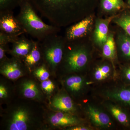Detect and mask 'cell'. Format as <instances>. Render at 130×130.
<instances>
[{
    "label": "cell",
    "instance_id": "cell-29",
    "mask_svg": "<svg viewBox=\"0 0 130 130\" xmlns=\"http://www.w3.org/2000/svg\"><path fill=\"white\" fill-rule=\"evenodd\" d=\"M18 37H14L0 32V44H7L12 43Z\"/></svg>",
    "mask_w": 130,
    "mask_h": 130
},
{
    "label": "cell",
    "instance_id": "cell-4",
    "mask_svg": "<svg viewBox=\"0 0 130 130\" xmlns=\"http://www.w3.org/2000/svg\"><path fill=\"white\" fill-rule=\"evenodd\" d=\"M3 118L5 129L8 130H32L40 128L41 125L32 109L24 104L10 107Z\"/></svg>",
    "mask_w": 130,
    "mask_h": 130
},
{
    "label": "cell",
    "instance_id": "cell-32",
    "mask_svg": "<svg viewBox=\"0 0 130 130\" xmlns=\"http://www.w3.org/2000/svg\"><path fill=\"white\" fill-rule=\"evenodd\" d=\"M127 4L129 7V9L130 10V0H127Z\"/></svg>",
    "mask_w": 130,
    "mask_h": 130
},
{
    "label": "cell",
    "instance_id": "cell-18",
    "mask_svg": "<svg viewBox=\"0 0 130 130\" xmlns=\"http://www.w3.org/2000/svg\"><path fill=\"white\" fill-rule=\"evenodd\" d=\"M117 36V55L121 64H130V37L122 30Z\"/></svg>",
    "mask_w": 130,
    "mask_h": 130
},
{
    "label": "cell",
    "instance_id": "cell-26",
    "mask_svg": "<svg viewBox=\"0 0 130 130\" xmlns=\"http://www.w3.org/2000/svg\"><path fill=\"white\" fill-rule=\"evenodd\" d=\"M21 0H0V12L13 11L19 6Z\"/></svg>",
    "mask_w": 130,
    "mask_h": 130
},
{
    "label": "cell",
    "instance_id": "cell-2",
    "mask_svg": "<svg viewBox=\"0 0 130 130\" xmlns=\"http://www.w3.org/2000/svg\"><path fill=\"white\" fill-rule=\"evenodd\" d=\"M92 59V52L83 39L66 41L62 61L58 71L64 76L84 74L88 69Z\"/></svg>",
    "mask_w": 130,
    "mask_h": 130
},
{
    "label": "cell",
    "instance_id": "cell-25",
    "mask_svg": "<svg viewBox=\"0 0 130 130\" xmlns=\"http://www.w3.org/2000/svg\"><path fill=\"white\" fill-rule=\"evenodd\" d=\"M33 75L41 82L49 79L50 71L46 66L43 63L32 71Z\"/></svg>",
    "mask_w": 130,
    "mask_h": 130
},
{
    "label": "cell",
    "instance_id": "cell-11",
    "mask_svg": "<svg viewBox=\"0 0 130 130\" xmlns=\"http://www.w3.org/2000/svg\"><path fill=\"white\" fill-rule=\"evenodd\" d=\"M50 107L52 111L70 113L78 115L80 108L79 105L62 88L51 97Z\"/></svg>",
    "mask_w": 130,
    "mask_h": 130
},
{
    "label": "cell",
    "instance_id": "cell-16",
    "mask_svg": "<svg viewBox=\"0 0 130 130\" xmlns=\"http://www.w3.org/2000/svg\"><path fill=\"white\" fill-rule=\"evenodd\" d=\"M115 16H110L105 19H98L96 21L93 41L95 45L101 49L107 39L109 34V24Z\"/></svg>",
    "mask_w": 130,
    "mask_h": 130
},
{
    "label": "cell",
    "instance_id": "cell-28",
    "mask_svg": "<svg viewBox=\"0 0 130 130\" xmlns=\"http://www.w3.org/2000/svg\"><path fill=\"white\" fill-rule=\"evenodd\" d=\"M11 87L5 81L1 80L0 83V99L2 101L8 100L11 95Z\"/></svg>",
    "mask_w": 130,
    "mask_h": 130
},
{
    "label": "cell",
    "instance_id": "cell-27",
    "mask_svg": "<svg viewBox=\"0 0 130 130\" xmlns=\"http://www.w3.org/2000/svg\"><path fill=\"white\" fill-rule=\"evenodd\" d=\"M40 86L43 92L49 96L53 95L56 89L54 82L49 79L42 81Z\"/></svg>",
    "mask_w": 130,
    "mask_h": 130
},
{
    "label": "cell",
    "instance_id": "cell-20",
    "mask_svg": "<svg viewBox=\"0 0 130 130\" xmlns=\"http://www.w3.org/2000/svg\"><path fill=\"white\" fill-rule=\"evenodd\" d=\"M100 11L103 13L116 15L118 12H121L129 9L127 3L124 0H98V5Z\"/></svg>",
    "mask_w": 130,
    "mask_h": 130
},
{
    "label": "cell",
    "instance_id": "cell-10",
    "mask_svg": "<svg viewBox=\"0 0 130 130\" xmlns=\"http://www.w3.org/2000/svg\"><path fill=\"white\" fill-rule=\"evenodd\" d=\"M46 122L50 127L64 130L70 126L88 123L78 115L70 113L52 111L47 114Z\"/></svg>",
    "mask_w": 130,
    "mask_h": 130
},
{
    "label": "cell",
    "instance_id": "cell-7",
    "mask_svg": "<svg viewBox=\"0 0 130 130\" xmlns=\"http://www.w3.org/2000/svg\"><path fill=\"white\" fill-rule=\"evenodd\" d=\"M83 106L87 120L95 129L109 130L114 128L113 119L101 104L99 105L88 101Z\"/></svg>",
    "mask_w": 130,
    "mask_h": 130
},
{
    "label": "cell",
    "instance_id": "cell-1",
    "mask_svg": "<svg viewBox=\"0 0 130 130\" xmlns=\"http://www.w3.org/2000/svg\"><path fill=\"white\" fill-rule=\"evenodd\" d=\"M36 11L59 27L74 24L93 14L98 0H29Z\"/></svg>",
    "mask_w": 130,
    "mask_h": 130
},
{
    "label": "cell",
    "instance_id": "cell-5",
    "mask_svg": "<svg viewBox=\"0 0 130 130\" xmlns=\"http://www.w3.org/2000/svg\"><path fill=\"white\" fill-rule=\"evenodd\" d=\"M40 42L43 63L54 75L58 71L63 59L66 43L65 38L56 33L50 35Z\"/></svg>",
    "mask_w": 130,
    "mask_h": 130
},
{
    "label": "cell",
    "instance_id": "cell-24",
    "mask_svg": "<svg viewBox=\"0 0 130 130\" xmlns=\"http://www.w3.org/2000/svg\"><path fill=\"white\" fill-rule=\"evenodd\" d=\"M116 79L123 84L130 85V64H120Z\"/></svg>",
    "mask_w": 130,
    "mask_h": 130
},
{
    "label": "cell",
    "instance_id": "cell-9",
    "mask_svg": "<svg viewBox=\"0 0 130 130\" xmlns=\"http://www.w3.org/2000/svg\"><path fill=\"white\" fill-rule=\"evenodd\" d=\"M104 59L93 67L88 74L89 77L94 84L101 85L117 78L115 64L108 60Z\"/></svg>",
    "mask_w": 130,
    "mask_h": 130
},
{
    "label": "cell",
    "instance_id": "cell-14",
    "mask_svg": "<svg viewBox=\"0 0 130 130\" xmlns=\"http://www.w3.org/2000/svg\"><path fill=\"white\" fill-rule=\"evenodd\" d=\"M0 32L14 37L25 33L13 11L0 12Z\"/></svg>",
    "mask_w": 130,
    "mask_h": 130
},
{
    "label": "cell",
    "instance_id": "cell-31",
    "mask_svg": "<svg viewBox=\"0 0 130 130\" xmlns=\"http://www.w3.org/2000/svg\"><path fill=\"white\" fill-rule=\"evenodd\" d=\"M94 128L92 126L88 125L85 124H81L72 126H70L66 128V130H93Z\"/></svg>",
    "mask_w": 130,
    "mask_h": 130
},
{
    "label": "cell",
    "instance_id": "cell-23",
    "mask_svg": "<svg viewBox=\"0 0 130 130\" xmlns=\"http://www.w3.org/2000/svg\"><path fill=\"white\" fill-rule=\"evenodd\" d=\"M112 21L130 37V10L126 9L116 15Z\"/></svg>",
    "mask_w": 130,
    "mask_h": 130
},
{
    "label": "cell",
    "instance_id": "cell-8",
    "mask_svg": "<svg viewBox=\"0 0 130 130\" xmlns=\"http://www.w3.org/2000/svg\"><path fill=\"white\" fill-rule=\"evenodd\" d=\"M84 74H68L61 79L63 88L74 101L83 100L93 84L88 76Z\"/></svg>",
    "mask_w": 130,
    "mask_h": 130
},
{
    "label": "cell",
    "instance_id": "cell-12",
    "mask_svg": "<svg viewBox=\"0 0 130 130\" xmlns=\"http://www.w3.org/2000/svg\"><path fill=\"white\" fill-rule=\"evenodd\" d=\"M29 72L23 61L12 56L0 63V73L8 79L15 80L25 76Z\"/></svg>",
    "mask_w": 130,
    "mask_h": 130
},
{
    "label": "cell",
    "instance_id": "cell-3",
    "mask_svg": "<svg viewBox=\"0 0 130 130\" xmlns=\"http://www.w3.org/2000/svg\"><path fill=\"white\" fill-rule=\"evenodd\" d=\"M19 7V13L17 19L25 33L41 42L47 37L56 34L60 28L44 23L38 16L35 8L29 0H21Z\"/></svg>",
    "mask_w": 130,
    "mask_h": 130
},
{
    "label": "cell",
    "instance_id": "cell-19",
    "mask_svg": "<svg viewBox=\"0 0 130 130\" xmlns=\"http://www.w3.org/2000/svg\"><path fill=\"white\" fill-rule=\"evenodd\" d=\"M34 43L33 40H29L23 35H21L12 43V48L8 53L22 60L31 51Z\"/></svg>",
    "mask_w": 130,
    "mask_h": 130
},
{
    "label": "cell",
    "instance_id": "cell-30",
    "mask_svg": "<svg viewBox=\"0 0 130 130\" xmlns=\"http://www.w3.org/2000/svg\"><path fill=\"white\" fill-rule=\"evenodd\" d=\"M9 50L8 44H0V63L7 59L6 54L8 53Z\"/></svg>",
    "mask_w": 130,
    "mask_h": 130
},
{
    "label": "cell",
    "instance_id": "cell-13",
    "mask_svg": "<svg viewBox=\"0 0 130 130\" xmlns=\"http://www.w3.org/2000/svg\"><path fill=\"white\" fill-rule=\"evenodd\" d=\"M94 15L92 14L77 22L67 28L65 32V40L66 41L83 39L88 35L92 29Z\"/></svg>",
    "mask_w": 130,
    "mask_h": 130
},
{
    "label": "cell",
    "instance_id": "cell-6",
    "mask_svg": "<svg viewBox=\"0 0 130 130\" xmlns=\"http://www.w3.org/2000/svg\"><path fill=\"white\" fill-rule=\"evenodd\" d=\"M100 85L95 90L96 95L102 100L117 103L130 112V85L125 84L116 79Z\"/></svg>",
    "mask_w": 130,
    "mask_h": 130
},
{
    "label": "cell",
    "instance_id": "cell-21",
    "mask_svg": "<svg viewBox=\"0 0 130 130\" xmlns=\"http://www.w3.org/2000/svg\"><path fill=\"white\" fill-rule=\"evenodd\" d=\"M22 61L30 72L32 71L35 68L43 63L39 41H34L31 51Z\"/></svg>",
    "mask_w": 130,
    "mask_h": 130
},
{
    "label": "cell",
    "instance_id": "cell-15",
    "mask_svg": "<svg viewBox=\"0 0 130 130\" xmlns=\"http://www.w3.org/2000/svg\"><path fill=\"white\" fill-rule=\"evenodd\" d=\"M102 105L119 124L130 129V112L120 105L108 100H102Z\"/></svg>",
    "mask_w": 130,
    "mask_h": 130
},
{
    "label": "cell",
    "instance_id": "cell-17",
    "mask_svg": "<svg viewBox=\"0 0 130 130\" xmlns=\"http://www.w3.org/2000/svg\"><path fill=\"white\" fill-rule=\"evenodd\" d=\"M19 88L21 95L26 99L40 101L43 98V91L41 86L33 79H24L20 83Z\"/></svg>",
    "mask_w": 130,
    "mask_h": 130
},
{
    "label": "cell",
    "instance_id": "cell-22",
    "mask_svg": "<svg viewBox=\"0 0 130 130\" xmlns=\"http://www.w3.org/2000/svg\"><path fill=\"white\" fill-rule=\"evenodd\" d=\"M102 55L103 59L108 60L113 63L118 60L116 41L113 33H109L106 41L102 48Z\"/></svg>",
    "mask_w": 130,
    "mask_h": 130
}]
</instances>
